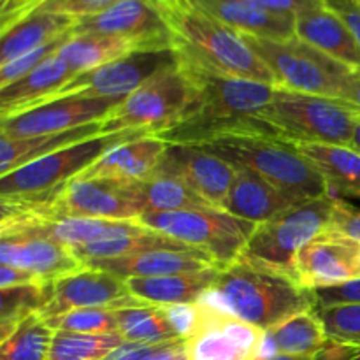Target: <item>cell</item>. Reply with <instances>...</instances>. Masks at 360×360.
Wrapping results in <instances>:
<instances>
[{
    "mask_svg": "<svg viewBox=\"0 0 360 360\" xmlns=\"http://www.w3.org/2000/svg\"><path fill=\"white\" fill-rule=\"evenodd\" d=\"M97 136H104L102 122L76 127V129L65 130V132L49 134V136L28 137V139H11V137L0 136V176L9 174L21 165H27L37 158L55 153L70 144Z\"/></svg>",
    "mask_w": 360,
    "mask_h": 360,
    "instance_id": "30",
    "label": "cell"
},
{
    "mask_svg": "<svg viewBox=\"0 0 360 360\" xmlns=\"http://www.w3.org/2000/svg\"><path fill=\"white\" fill-rule=\"evenodd\" d=\"M53 295V283H30L0 290V341L13 336L27 316L39 313Z\"/></svg>",
    "mask_w": 360,
    "mask_h": 360,
    "instance_id": "34",
    "label": "cell"
},
{
    "mask_svg": "<svg viewBox=\"0 0 360 360\" xmlns=\"http://www.w3.org/2000/svg\"><path fill=\"white\" fill-rule=\"evenodd\" d=\"M146 306L134 297L125 280L108 271L86 267L53 281L51 301L39 311L44 320L74 309H123Z\"/></svg>",
    "mask_w": 360,
    "mask_h": 360,
    "instance_id": "14",
    "label": "cell"
},
{
    "mask_svg": "<svg viewBox=\"0 0 360 360\" xmlns=\"http://www.w3.org/2000/svg\"><path fill=\"white\" fill-rule=\"evenodd\" d=\"M125 98L65 97L0 120V136L11 139L49 136L108 118Z\"/></svg>",
    "mask_w": 360,
    "mask_h": 360,
    "instance_id": "13",
    "label": "cell"
},
{
    "mask_svg": "<svg viewBox=\"0 0 360 360\" xmlns=\"http://www.w3.org/2000/svg\"><path fill=\"white\" fill-rule=\"evenodd\" d=\"M48 0H0V32L30 16Z\"/></svg>",
    "mask_w": 360,
    "mask_h": 360,
    "instance_id": "45",
    "label": "cell"
},
{
    "mask_svg": "<svg viewBox=\"0 0 360 360\" xmlns=\"http://www.w3.org/2000/svg\"><path fill=\"white\" fill-rule=\"evenodd\" d=\"M224 267H210L195 273L169 274L157 278H127L130 294L151 306L195 302L204 290L217 283Z\"/></svg>",
    "mask_w": 360,
    "mask_h": 360,
    "instance_id": "27",
    "label": "cell"
},
{
    "mask_svg": "<svg viewBox=\"0 0 360 360\" xmlns=\"http://www.w3.org/2000/svg\"><path fill=\"white\" fill-rule=\"evenodd\" d=\"M144 225L137 220H108V218H58V220L41 221L28 231L20 234L41 236L51 241L60 243L67 248L74 250L79 246L91 245L105 239L127 238V236H139L148 232ZM18 236V234H13Z\"/></svg>",
    "mask_w": 360,
    "mask_h": 360,
    "instance_id": "26",
    "label": "cell"
},
{
    "mask_svg": "<svg viewBox=\"0 0 360 360\" xmlns=\"http://www.w3.org/2000/svg\"><path fill=\"white\" fill-rule=\"evenodd\" d=\"M214 287L236 319L262 330L306 309H316L315 292L302 288L287 274L245 259L224 267Z\"/></svg>",
    "mask_w": 360,
    "mask_h": 360,
    "instance_id": "3",
    "label": "cell"
},
{
    "mask_svg": "<svg viewBox=\"0 0 360 360\" xmlns=\"http://www.w3.org/2000/svg\"><path fill=\"white\" fill-rule=\"evenodd\" d=\"M197 7L239 34L287 41L295 37V16L243 0H192Z\"/></svg>",
    "mask_w": 360,
    "mask_h": 360,
    "instance_id": "23",
    "label": "cell"
},
{
    "mask_svg": "<svg viewBox=\"0 0 360 360\" xmlns=\"http://www.w3.org/2000/svg\"><path fill=\"white\" fill-rule=\"evenodd\" d=\"M0 260L2 266L16 267L34 274L42 283H53L84 267V264L67 246L48 238L28 234L2 236Z\"/></svg>",
    "mask_w": 360,
    "mask_h": 360,
    "instance_id": "19",
    "label": "cell"
},
{
    "mask_svg": "<svg viewBox=\"0 0 360 360\" xmlns=\"http://www.w3.org/2000/svg\"><path fill=\"white\" fill-rule=\"evenodd\" d=\"M146 360H188L186 357V341L176 340L160 345Z\"/></svg>",
    "mask_w": 360,
    "mask_h": 360,
    "instance_id": "50",
    "label": "cell"
},
{
    "mask_svg": "<svg viewBox=\"0 0 360 360\" xmlns=\"http://www.w3.org/2000/svg\"><path fill=\"white\" fill-rule=\"evenodd\" d=\"M125 343L120 333L79 334L55 330L48 360H102Z\"/></svg>",
    "mask_w": 360,
    "mask_h": 360,
    "instance_id": "37",
    "label": "cell"
},
{
    "mask_svg": "<svg viewBox=\"0 0 360 360\" xmlns=\"http://www.w3.org/2000/svg\"><path fill=\"white\" fill-rule=\"evenodd\" d=\"M53 330L79 334L118 333V320L112 309H74L55 319L46 320Z\"/></svg>",
    "mask_w": 360,
    "mask_h": 360,
    "instance_id": "38",
    "label": "cell"
},
{
    "mask_svg": "<svg viewBox=\"0 0 360 360\" xmlns=\"http://www.w3.org/2000/svg\"><path fill=\"white\" fill-rule=\"evenodd\" d=\"M72 32L115 35L134 42L139 49L172 48V34L157 0H118L102 13L79 18Z\"/></svg>",
    "mask_w": 360,
    "mask_h": 360,
    "instance_id": "15",
    "label": "cell"
},
{
    "mask_svg": "<svg viewBox=\"0 0 360 360\" xmlns=\"http://www.w3.org/2000/svg\"><path fill=\"white\" fill-rule=\"evenodd\" d=\"M359 112L340 98L274 88L273 102L259 115L274 137L287 143H326L350 146Z\"/></svg>",
    "mask_w": 360,
    "mask_h": 360,
    "instance_id": "5",
    "label": "cell"
},
{
    "mask_svg": "<svg viewBox=\"0 0 360 360\" xmlns=\"http://www.w3.org/2000/svg\"><path fill=\"white\" fill-rule=\"evenodd\" d=\"M326 360H327V359H326Z\"/></svg>",
    "mask_w": 360,
    "mask_h": 360,
    "instance_id": "56",
    "label": "cell"
},
{
    "mask_svg": "<svg viewBox=\"0 0 360 360\" xmlns=\"http://www.w3.org/2000/svg\"><path fill=\"white\" fill-rule=\"evenodd\" d=\"M118 333L125 341L146 345H162L179 340L165 319L162 306H137L115 309Z\"/></svg>",
    "mask_w": 360,
    "mask_h": 360,
    "instance_id": "35",
    "label": "cell"
},
{
    "mask_svg": "<svg viewBox=\"0 0 360 360\" xmlns=\"http://www.w3.org/2000/svg\"><path fill=\"white\" fill-rule=\"evenodd\" d=\"M360 115V70H352L343 88V98Z\"/></svg>",
    "mask_w": 360,
    "mask_h": 360,
    "instance_id": "51",
    "label": "cell"
},
{
    "mask_svg": "<svg viewBox=\"0 0 360 360\" xmlns=\"http://www.w3.org/2000/svg\"><path fill=\"white\" fill-rule=\"evenodd\" d=\"M336 197H320L295 204L273 220L257 225L239 259L294 278L299 252L329 227Z\"/></svg>",
    "mask_w": 360,
    "mask_h": 360,
    "instance_id": "6",
    "label": "cell"
},
{
    "mask_svg": "<svg viewBox=\"0 0 360 360\" xmlns=\"http://www.w3.org/2000/svg\"><path fill=\"white\" fill-rule=\"evenodd\" d=\"M323 236L360 250V210L348 204L341 197H336L333 217H330L329 227Z\"/></svg>",
    "mask_w": 360,
    "mask_h": 360,
    "instance_id": "41",
    "label": "cell"
},
{
    "mask_svg": "<svg viewBox=\"0 0 360 360\" xmlns=\"http://www.w3.org/2000/svg\"><path fill=\"white\" fill-rule=\"evenodd\" d=\"M74 76L56 51L27 76L0 88V120L44 104Z\"/></svg>",
    "mask_w": 360,
    "mask_h": 360,
    "instance_id": "25",
    "label": "cell"
},
{
    "mask_svg": "<svg viewBox=\"0 0 360 360\" xmlns=\"http://www.w3.org/2000/svg\"><path fill=\"white\" fill-rule=\"evenodd\" d=\"M37 199L42 200L46 221L67 217L137 220L144 213L136 183L111 179L76 178L58 192Z\"/></svg>",
    "mask_w": 360,
    "mask_h": 360,
    "instance_id": "12",
    "label": "cell"
},
{
    "mask_svg": "<svg viewBox=\"0 0 360 360\" xmlns=\"http://www.w3.org/2000/svg\"><path fill=\"white\" fill-rule=\"evenodd\" d=\"M84 266L108 271V273L115 274L122 280H127V278L169 276V274L195 273V271H204L210 269V267H221L218 266L213 257L197 248L148 250V252L120 257V259L91 260Z\"/></svg>",
    "mask_w": 360,
    "mask_h": 360,
    "instance_id": "20",
    "label": "cell"
},
{
    "mask_svg": "<svg viewBox=\"0 0 360 360\" xmlns=\"http://www.w3.org/2000/svg\"><path fill=\"white\" fill-rule=\"evenodd\" d=\"M323 6L347 23L360 44V0H323Z\"/></svg>",
    "mask_w": 360,
    "mask_h": 360,
    "instance_id": "47",
    "label": "cell"
},
{
    "mask_svg": "<svg viewBox=\"0 0 360 360\" xmlns=\"http://www.w3.org/2000/svg\"><path fill=\"white\" fill-rule=\"evenodd\" d=\"M164 345V343H162ZM160 345H146L125 341L102 360H146Z\"/></svg>",
    "mask_w": 360,
    "mask_h": 360,
    "instance_id": "48",
    "label": "cell"
},
{
    "mask_svg": "<svg viewBox=\"0 0 360 360\" xmlns=\"http://www.w3.org/2000/svg\"><path fill=\"white\" fill-rule=\"evenodd\" d=\"M320 360H326V355H323V352H322V357H320Z\"/></svg>",
    "mask_w": 360,
    "mask_h": 360,
    "instance_id": "54",
    "label": "cell"
},
{
    "mask_svg": "<svg viewBox=\"0 0 360 360\" xmlns=\"http://www.w3.org/2000/svg\"><path fill=\"white\" fill-rule=\"evenodd\" d=\"M174 65H178L174 48L139 49L97 69L76 74L49 101L65 97L127 98L151 77Z\"/></svg>",
    "mask_w": 360,
    "mask_h": 360,
    "instance_id": "11",
    "label": "cell"
},
{
    "mask_svg": "<svg viewBox=\"0 0 360 360\" xmlns=\"http://www.w3.org/2000/svg\"><path fill=\"white\" fill-rule=\"evenodd\" d=\"M178 53L221 72L278 86L273 70L253 53L243 35L204 13L192 0H157Z\"/></svg>",
    "mask_w": 360,
    "mask_h": 360,
    "instance_id": "2",
    "label": "cell"
},
{
    "mask_svg": "<svg viewBox=\"0 0 360 360\" xmlns=\"http://www.w3.org/2000/svg\"><path fill=\"white\" fill-rule=\"evenodd\" d=\"M316 311L330 341L360 347V304H341Z\"/></svg>",
    "mask_w": 360,
    "mask_h": 360,
    "instance_id": "39",
    "label": "cell"
},
{
    "mask_svg": "<svg viewBox=\"0 0 360 360\" xmlns=\"http://www.w3.org/2000/svg\"><path fill=\"white\" fill-rule=\"evenodd\" d=\"M178 60L195 88V104L181 122L157 137L169 144L195 146L232 132L276 139L271 127L259 118L273 102L276 86L221 72L181 53Z\"/></svg>",
    "mask_w": 360,
    "mask_h": 360,
    "instance_id": "1",
    "label": "cell"
},
{
    "mask_svg": "<svg viewBox=\"0 0 360 360\" xmlns=\"http://www.w3.org/2000/svg\"><path fill=\"white\" fill-rule=\"evenodd\" d=\"M350 148H354V150H357L359 153H360V116H359L357 123H355V129H354V136H352Z\"/></svg>",
    "mask_w": 360,
    "mask_h": 360,
    "instance_id": "52",
    "label": "cell"
},
{
    "mask_svg": "<svg viewBox=\"0 0 360 360\" xmlns=\"http://www.w3.org/2000/svg\"><path fill=\"white\" fill-rule=\"evenodd\" d=\"M55 330L39 313L27 316L0 347V360H48Z\"/></svg>",
    "mask_w": 360,
    "mask_h": 360,
    "instance_id": "36",
    "label": "cell"
},
{
    "mask_svg": "<svg viewBox=\"0 0 360 360\" xmlns=\"http://www.w3.org/2000/svg\"><path fill=\"white\" fill-rule=\"evenodd\" d=\"M74 35V32H67V34L60 35L55 41L48 42V44L41 46V48L34 49V51L27 53V55H21L18 58L11 60L9 63H4L0 65V88L7 86V84L14 83V81L21 79L23 76H27L28 72L35 69V67L41 65L44 60H48L49 56L55 55L67 41Z\"/></svg>",
    "mask_w": 360,
    "mask_h": 360,
    "instance_id": "40",
    "label": "cell"
},
{
    "mask_svg": "<svg viewBox=\"0 0 360 360\" xmlns=\"http://www.w3.org/2000/svg\"><path fill=\"white\" fill-rule=\"evenodd\" d=\"M360 250L338 239H315L299 252L294 280L308 290L336 287L360 276Z\"/></svg>",
    "mask_w": 360,
    "mask_h": 360,
    "instance_id": "18",
    "label": "cell"
},
{
    "mask_svg": "<svg viewBox=\"0 0 360 360\" xmlns=\"http://www.w3.org/2000/svg\"><path fill=\"white\" fill-rule=\"evenodd\" d=\"M195 104V88L178 65L164 70L102 120V134L146 132L157 137L181 122Z\"/></svg>",
    "mask_w": 360,
    "mask_h": 360,
    "instance_id": "7",
    "label": "cell"
},
{
    "mask_svg": "<svg viewBox=\"0 0 360 360\" xmlns=\"http://www.w3.org/2000/svg\"><path fill=\"white\" fill-rule=\"evenodd\" d=\"M134 51H139V48L127 39L102 34H74L58 49V55L65 60L74 74H79Z\"/></svg>",
    "mask_w": 360,
    "mask_h": 360,
    "instance_id": "31",
    "label": "cell"
},
{
    "mask_svg": "<svg viewBox=\"0 0 360 360\" xmlns=\"http://www.w3.org/2000/svg\"><path fill=\"white\" fill-rule=\"evenodd\" d=\"M241 35L253 53L273 70L280 83L278 86L320 97L343 98L345 83L354 69L297 37L276 41Z\"/></svg>",
    "mask_w": 360,
    "mask_h": 360,
    "instance_id": "8",
    "label": "cell"
},
{
    "mask_svg": "<svg viewBox=\"0 0 360 360\" xmlns=\"http://www.w3.org/2000/svg\"><path fill=\"white\" fill-rule=\"evenodd\" d=\"M315 292L316 309L333 308L341 304H360V276L347 283L329 288H319Z\"/></svg>",
    "mask_w": 360,
    "mask_h": 360,
    "instance_id": "44",
    "label": "cell"
},
{
    "mask_svg": "<svg viewBox=\"0 0 360 360\" xmlns=\"http://www.w3.org/2000/svg\"><path fill=\"white\" fill-rule=\"evenodd\" d=\"M30 283H42L41 280L34 276V274L27 273L23 269H16L11 266H2L0 269V288L18 287V285H30Z\"/></svg>",
    "mask_w": 360,
    "mask_h": 360,
    "instance_id": "49",
    "label": "cell"
},
{
    "mask_svg": "<svg viewBox=\"0 0 360 360\" xmlns=\"http://www.w3.org/2000/svg\"><path fill=\"white\" fill-rule=\"evenodd\" d=\"M262 336V329L236 316L199 308L197 329L186 340V357L188 360H257Z\"/></svg>",
    "mask_w": 360,
    "mask_h": 360,
    "instance_id": "17",
    "label": "cell"
},
{
    "mask_svg": "<svg viewBox=\"0 0 360 360\" xmlns=\"http://www.w3.org/2000/svg\"><path fill=\"white\" fill-rule=\"evenodd\" d=\"M141 137L146 132H118L91 137L37 158L16 171L0 176V199H32L58 192L118 144Z\"/></svg>",
    "mask_w": 360,
    "mask_h": 360,
    "instance_id": "9",
    "label": "cell"
},
{
    "mask_svg": "<svg viewBox=\"0 0 360 360\" xmlns=\"http://www.w3.org/2000/svg\"><path fill=\"white\" fill-rule=\"evenodd\" d=\"M320 357H322V354L320 355H309V357H295V355H276V357L273 359H267V360H320Z\"/></svg>",
    "mask_w": 360,
    "mask_h": 360,
    "instance_id": "53",
    "label": "cell"
},
{
    "mask_svg": "<svg viewBox=\"0 0 360 360\" xmlns=\"http://www.w3.org/2000/svg\"><path fill=\"white\" fill-rule=\"evenodd\" d=\"M329 183V195L360 197V153L350 146L326 143H292Z\"/></svg>",
    "mask_w": 360,
    "mask_h": 360,
    "instance_id": "29",
    "label": "cell"
},
{
    "mask_svg": "<svg viewBox=\"0 0 360 360\" xmlns=\"http://www.w3.org/2000/svg\"><path fill=\"white\" fill-rule=\"evenodd\" d=\"M295 37L343 65L360 70V44L343 20L327 7L295 16Z\"/></svg>",
    "mask_w": 360,
    "mask_h": 360,
    "instance_id": "24",
    "label": "cell"
},
{
    "mask_svg": "<svg viewBox=\"0 0 360 360\" xmlns=\"http://www.w3.org/2000/svg\"><path fill=\"white\" fill-rule=\"evenodd\" d=\"M243 2L253 4V6H260L264 9L276 11V13H287V14H297L306 13V11L320 9L323 6V0H243Z\"/></svg>",
    "mask_w": 360,
    "mask_h": 360,
    "instance_id": "46",
    "label": "cell"
},
{
    "mask_svg": "<svg viewBox=\"0 0 360 360\" xmlns=\"http://www.w3.org/2000/svg\"><path fill=\"white\" fill-rule=\"evenodd\" d=\"M236 169L238 172H236L231 192H229L225 202L221 204V211L232 214V217L260 225L273 220L295 204L306 202V200H299L290 193L283 192L250 169Z\"/></svg>",
    "mask_w": 360,
    "mask_h": 360,
    "instance_id": "21",
    "label": "cell"
},
{
    "mask_svg": "<svg viewBox=\"0 0 360 360\" xmlns=\"http://www.w3.org/2000/svg\"><path fill=\"white\" fill-rule=\"evenodd\" d=\"M165 319L171 323L172 330L179 340H190L195 333L197 322H199V308L195 302H181V304L162 306Z\"/></svg>",
    "mask_w": 360,
    "mask_h": 360,
    "instance_id": "43",
    "label": "cell"
},
{
    "mask_svg": "<svg viewBox=\"0 0 360 360\" xmlns=\"http://www.w3.org/2000/svg\"><path fill=\"white\" fill-rule=\"evenodd\" d=\"M167 143L160 137H141L127 141L109 150L77 179H111L120 183H137L150 178L164 155Z\"/></svg>",
    "mask_w": 360,
    "mask_h": 360,
    "instance_id": "22",
    "label": "cell"
},
{
    "mask_svg": "<svg viewBox=\"0 0 360 360\" xmlns=\"http://www.w3.org/2000/svg\"><path fill=\"white\" fill-rule=\"evenodd\" d=\"M278 352L283 355L309 357L320 355L329 345L326 326L316 309H306L271 327Z\"/></svg>",
    "mask_w": 360,
    "mask_h": 360,
    "instance_id": "32",
    "label": "cell"
},
{
    "mask_svg": "<svg viewBox=\"0 0 360 360\" xmlns=\"http://www.w3.org/2000/svg\"><path fill=\"white\" fill-rule=\"evenodd\" d=\"M137 221L150 231L207 253L221 267L241 257L257 227L221 210L144 211Z\"/></svg>",
    "mask_w": 360,
    "mask_h": 360,
    "instance_id": "10",
    "label": "cell"
},
{
    "mask_svg": "<svg viewBox=\"0 0 360 360\" xmlns=\"http://www.w3.org/2000/svg\"><path fill=\"white\" fill-rule=\"evenodd\" d=\"M199 146L231 162L234 167L257 172L299 200L329 195L326 176L287 141L232 132L220 134Z\"/></svg>",
    "mask_w": 360,
    "mask_h": 360,
    "instance_id": "4",
    "label": "cell"
},
{
    "mask_svg": "<svg viewBox=\"0 0 360 360\" xmlns=\"http://www.w3.org/2000/svg\"><path fill=\"white\" fill-rule=\"evenodd\" d=\"M77 18L56 13H32L14 23L7 30L0 32V65L11 60L34 51L60 35L74 30Z\"/></svg>",
    "mask_w": 360,
    "mask_h": 360,
    "instance_id": "28",
    "label": "cell"
},
{
    "mask_svg": "<svg viewBox=\"0 0 360 360\" xmlns=\"http://www.w3.org/2000/svg\"><path fill=\"white\" fill-rule=\"evenodd\" d=\"M137 197L143 211L217 210L206 199L197 195L185 183L165 174H151L136 183Z\"/></svg>",
    "mask_w": 360,
    "mask_h": 360,
    "instance_id": "33",
    "label": "cell"
},
{
    "mask_svg": "<svg viewBox=\"0 0 360 360\" xmlns=\"http://www.w3.org/2000/svg\"><path fill=\"white\" fill-rule=\"evenodd\" d=\"M115 2H118V0H48L37 11L67 14V16H74L79 20V18L94 16V14L102 13V11L111 7Z\"/></svg>",
    "mask_w": 360,
    "mask_h": 360,
    "instance_id": "42",
    "label": "cell"
},
{
    "mask_svg": "<svg viewBox=\"0 0 360 360\" xmlns=\"http://www.w3.org/2000/svg\"><path fill=\"white\" fill-rule=\"evenodd\" d=\"M238 169L218 155L195 144H169L153 174H165L185 183L190 190L221 210Z\"/></svg>",
    "mask_w": 360,
    "mask_h": 360,
    "instance_id": "16",
    "label": "cell"
},
{
    "mask_svg": "<svg viewBox=\"0 0 360 360\" xmlns=\"http://www.w3.org/2000/svg\"><path fill=\"white\" fill-rule=\"evenodd\" d=\"M357 360H360V354H359V359Z\"/></svg>",
    "mask_w": 360,
    "mask_h": 360,
    "instance_id": "55",
    "label": "cell"
}]
</instances>
